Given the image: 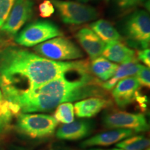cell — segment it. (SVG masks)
I'll use <instances>...</instances> for the list:
<instances>
[{"instance_id": "cell-4", "label": "cell", "mask_w": 150, "mask_h": 150, "mask_svg": "<svg viewBox=\"0 0 150 150\" xmlns=\"http://www.w3.org/2000/svg\"><path fill=\"white\" fill-rule=\"evenodd\" d=\"M124 33L129 45L140 49L149 48L150 18L147 11L138 10L127 17L124 24Z\"/></svg>"}, {"instance_id": "cell-8", "label": "cell", "mask_w": 150, "mask_h": 150, "mask_svg": "<svg viewBox=\"0 0 150 150\" xmlns=\"http://www.w3.org/2000/svg\"><path fill=\"white\" fill-rule=\"evenodd\" d=\"M102 122L108 128L130 129L134 133L145 132L149 129V123L143 114L120 110L106 112L103 116Z\"/></svg>"}, {"instance_id": "cell-19", "label": "cell", "mask_w": 150, "mask_h": 150, "mask_svg": "<svg viewBox=\"0 0 150 150\" xmlns=\"http://www.w3.org/2000/svg\"><path fill=\"white\" fill-rule=\"evenodd\" d=\"M90 27L105 43L120 41L122 39L117 30L107 20H97L90 24Z\"/></svg>"}, {"instance_id": "cell-32", "label": "cell", "mask_w": 150, "mask_h": 150, "mask_svg": "<svg viewBox=\"0 0 150 150\" xmlns=\"http://www.w3.org/2000/svg\"><path fill=\"white\" fill-rule=\"evenodd\" d=\"M0 140H1V138H0Z\"/></svg>"}, {"instance_id": "cell-30", "label": "cell", "mask_w": 150, "mask_h": 150, "mask_svg": "<svg viewBox=\"0 0 150 150\" xmlns=\"http://www.w3.org/2000/svg\"><path fill=\"white\" fill-rule=\"evenodd\" d=\"M19 150H20V149H19ZM21 150H24V149H21Z\"/></svg>"}, {"instance_id": "cell-18", "label": "cell", "mask_w": 150, "mask_h": 150, "mask_svg": "<svg viewBox=\"0 0 150 150\" xmlns=\"http://www.w3.org/2000/svg\"><path fill=\"white\" fill-rule=\"evenodd\" d=\"M142 67V65L137 63V61L122 64L120 66H118L115 74L110 79L104 83L102 82L101 86H102V88H104L105 91H110L113 88L115 84L120 80L129 77V76H136Z\"/></svg>"}, {"instance_id": "cell-24", "label": "cell", "mask_w": 150, "mask_h": 150, "mask_svg": "<svg viewBox=\"0 0 150 150\" xmlns=\"http://www.w3.org/2000/svg\"><path fill=\"white\" fill-rule=\"evenodd\" d=\"M39 13L43 18H47L54 14L55 8L50 0H44L39 5Z\"/></svg>"}, {"instance_id": "cell-28", "label": "cell", "mask_w": 150, "mask_h": 150, "mask_svg": "<svg viewBox=\"0 0 150 150\" xmlns=\"http://www.w3.org/2000/svg\"><path fill=\"white\" fill-rule=\"evenodd\" d=\"M79 1H81V2H87V1H90V0H77Z\"/></svg>"}, {"instance_id": "cell-9", "label": "cell", "mask_w": 150, "mask_h": 150, "mask_svg": "<svg viewBox=\"0 0 150 150\" xmlns=\"http://www.w3.org/2000/svg\"><path fill=\"white\" fill-rule=\"evenodd\" d=\"M33 0H16L10 13L0 29L9 36H14L30 19L33 13Z\"/></svg>"}, {"instance_id": "cell-23", "label": "cell", "mask_w": 150, "mask_h": 150, "mask_svg": "<svg viewBox=\"0 0 150 150\" xmlns=\"http://www.w3.org/2000/svg\"><path fill=\"white\" fill-rule=\"evenodd\" d=\"M136 77L139 82L140 85L149 88L150 86V71L149 67L143 66L138 71Z\"/></svg>"}, {"instance_id": "cell-26", "label": "cell", "mask_w": 150, "mask_h": 150, "mask_svg": "<svg viewBox=\"0 0 150 150\" xmlns=\"http://www.w3.org/2000/svg\"><path fill=\"white\" fill-rule=\"evenodd\" d=\"M137 59L142 62L146 66H150V50L149 48L139 50L136 55Z\"/></svg>"}, {"instance_id": "cell-3", "label": "cell", "mask_w": 150, "mask_h": 150, "mask_svg": "<svg viewBox=\"0 0 150 150\" xmlns=\"http://www.w3.org/2000/svg\"><path fill=\"white\" fill-rule=\"evenodd\" d=\"M58 122L47 114L20 112L17 116L16 127L18 131L31 139H42L52 136Z\"/></svg>"}, {"instance_id": "cell-16", "label": "cell", "mask_w": 150, "mask_h": 150, "mask_svg": "<svg viewBox=\"0 0 150 150\" xmlns=\"http://www.w3.org/2000/svg\"><path fill=\"white\" fill-rule=\"evenodd\" d=\"M20 113L16 105L8 102L0 90V137L3 138L11 127L13 120Z\"/></svg>"}, {"instance_id": "cell-5", "label": "cell", "mask_w": 150, "mask_h": 150, "mask_svg": "<svg viewBox=\"0 0 150 150\" xmlns=\"http://www.w3.org/2000/svg\"><path fill=\"white\" fill-rule=\"evenodd\" d=\"M33 50L38 55L56 61H73L83 57V52L74 42L60 36L37 45Z\"/></svg>"}, {"instance_id": "cell-13", "label": "cell", "mask_w": 150, "mask_h": 150, "mask_svg": "<svg viewBox=\"0 0 150 150\" xmlns=\"http://www.w3.org/2000/svg\"><path fill=\"white\" fill-rule=\"evenodd\" d=\"M76 38L91 60L99 57L102 54L106 44L92 29L89 28L81 29L76 33Z\"/></svg>"}, {"instance_id": "cell-15", "label": "cell", "mask_w": 150, "mask_h": 150, "mask_svg": "<svg viewBox=\"0 0 150 150\" xmlns=\"http://www.w3.org/2000/svg\"><path fill=\"white\" fill-rule=\"evenodd\" d=\"M102 55L108 61L121 64L137 61L136 52L120 41L107 43Z\"/></svg>"}, {"instance_id": "cell-12", "label": "cell", "mask_w": 150, "mask_h": 150, "mask_svg": "<svg viewBox=\"0 0 150 150\" xmlns=\"http://www.w3.org/2000/svg\"><path fill=\"white\" fill-rule=\"evenodd\" d=\"M134 134V131L130 129H115L100 133L85 140L81 143V147L87 148L95 146H109L117 143Z\"/></svg>"}, {"instance_id": "cell-14", "label": "cell", "mask_w": 150, "mask_h": 150, "mask_svg": "<svg viewBox=\"0 0 150 150\" xmlns=\"http://www.w3.org/2000/svg\"><path fill=\"white\" fill-rule=\"evenodd\" d=\"M111 104L109 99L102 97H92L75 103L74 110L77 117L89 118L96 115Z\"/></svg>"}, {"instance_id": "cell-17", "label": "cell", "mask_w": 150, "mask_h": 150, "mask_svg": "<svg viewBox=\"0 0 150 150\" xmlns=\"http://www.w3.org/2000/svg\"><path fill=\"white\" fill-rule=\"evenodd\" d=\"M118 65L112 63L104 57H97L92 61L90 70L94 76L100 81H106L113 76Z\"/></svg>"}, {"instance_id": "cell-31", "label": "cell", "mask_w": 150, "mask_h": 150, "mask_svg": "<svg viewBox=\"0 0 150 150\" xmlns=\"http://www.w3.org/2000/svg\"><path fill=\"white\" fill-rule=\"evenodd\" d=\"M0 150H2V149H0Z\"/></svg>"}, {"instance_id": "cell-29", "label": "cell", "mask_w": 150, "mask_h": 150, "mask_svg": "<svg viewBox=\"0 0 150 150\" xmlns=\"http://www.w3.org/2000/svg\"><path fill=\"white\" fill-rule=\"evenodd\" d=\"M145 150H149V148H147V149H145Z\"/></svg>"}, {"instance_id": "cell-11", "label": "cell", "mask_w": 150, "mask_h": 150, "mask_svg": "<svg viewBox=\"0 0 150 150\" xmlns=\"http://www.w3.org/2000/svg\"><path fill=\"white\" fill-rule=\"evenodd\" d=\"M94 129L93 122L79 120L69 124H64L56 131V138L63 140H81L89 136Z\"/></svg>"}, {"instance_id": "cell-2", "label": "cell", "mask_w": 150, "mask_h": 150, "mask_svg": "<svg viewBox=\"0 0 150 150\" xmlns=\"http://www.w3.org/2000/svg\"><path fill=\"white\" fill-rule=\"evenodd\" d=\"M101 84L102 81L91 73L88 63L24 95L14 104L20 112H50L63 103L106 97Z\"/></svg>"}, {"instance_id": "cell-25", "label": "cell", "mask_w": 150, "mask_h": 150, "mask_svg": "<svg viewBox=\"0 0 150 150\" xmlns=\"http://www.w3.org/2000/svg\"><path fill=\"white\" fill-rule=\"evenodd\" d=\"M145 1V0H116V3L121 10L126 11L135 8Z\"/></svg>"}, {"instance_id": "cell-21", "label": "cell", "mask_w": 150, "mask_h": 150, "mask_svg": "<svg viewBox=\"0 0 150 150\" xmlns=\"http://www.w3.org/2000/svg\"><path fill=\"white\" fill-rule=\"evenodd\" d=\"M53 117L58 122L69 124L74 121V105L71 102H65L56 108Z\"/></svg>"}, {"instance_id": "cell-22", "label": "cell", "mask_w": 150, "mask_h": 150, "mask_svg": "<svg viewBox=\"0 0 150 150\" xmlns=\"http://www.w3.org/2000/svg\"><path fill=\"white\" fill-rule=\"evenodd\" d=\"M16 0H0V28L2 27Z\"/></svg>"}, {"instance_id": "cell-27", "label": "cell", "mask_w": 150, "mask_h": 150, "mask_svg": "<svg viewBox=\"0 0 150 150\" xmlns=\"http://www.w3.org/2000/svg\"><path fill=\"white\" fill-rule=\"evenodd\" d=\"M86 150H123L120 149V148H115V149H86Z\"/></svg>"}, {"instance_id": "cell-1", "label": "cell", "mask_w": 150, "mask_h": 150, "mask_svg": "<svg viewBox=\"0 0 150 150\" xmlns=\"http://www.w3.org/2000/svg\"><path fill=\"white\" fill-rule=\"evenodd\" d=\"M86 63L56 61L18 46L4 47L0 48V90L14 104L24 95Z\"/></svg>"}, {"instance_id": "cell-20", "label": "cell", "mask_w": 150, "mask_h": 150, "mask_svg": "<svg viewBox=\"0 0 150 150\" xmlns=\"http://www.w3.org/2000/svg\"><path fill=\"white\" fill-rule=\"evenodd\" d=\"M150 140L143 136L128 137L117 142L116 147L123 150H145L149 148Z\"/></svg>"}, {"instance_id": "cell-7", "label": "cell", "mask_w": 150, "mask_h": 150, "mask_svg": "<svg viewBox=\"0 0 150 150\" xmlns=\"http://www.w3.org/2000/svg\"><path fill=\"white\" fill-rule=\"evenodd\" d=\"M50 1L57 9L62 21L65 24H81L95 20L98 17L96 9L90 6L72 1Z\"/></svg>"}, {"instance_id": "cell-6", "label": "cell", "mask_w": 150, "mask_h": 150, "mask_svg": "<svg viewBox=\"0 0 150 150\" xmlns=\"http://www.w3.org/2000/svg\"><path fill=\"white\" fill-rule=\"evenodd\" d=\"M62 35L63 33L55 24L50 21H37L22 29L15 40L19 45L31 47Z\"/></svg>"}, {"instance_id": "cell-10", "label": "cell", "mask_w": 150, "mask_h": 150, "mask_svg": "<svg viewBox=\"0 0 150 150\" xmlns=\"http://www.w3.org/2000/svg\"><path fill=\"white\" fill-rule=\"evenodd\" d=\"M140 83L135 76L120 80L112 91V96L120 108H125L136 100L139 95Z\"/></svg>"}]
</instances>
